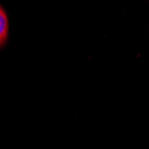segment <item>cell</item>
Listing matches in <instances>:
<instances>
[{"instance_id":"6da1fadb","label":"cell","mask_w":149,"mask_h":149,"mask_svg":"<svg viewBox=\"0 0 149 149\" xmlns=\"http://www.w3.org/2000/svg\"><path fill=\"white\" fill-rule=\"evenodd\" d=\"M8 17L4 8L0 6V47H3L8 38Z\"/></svg>"}]
</instances>
